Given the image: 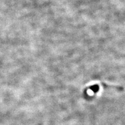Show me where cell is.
Listing matches in <instances>:
<instances>
[{
  "label": "cell",
  "instance_id": "6da1fadb",
  "mask_svg": "<svg viewBox=\"0 0 125 125\" xmlns=\"http://www.w3.org/2000/svg\"><path fill=\"white\" fill-rule=\"evenodd\" d=\"M89 89L92 90V91H93L94 93H97V92L99 91L100 87L98 85H94L89 87Z\"/></svg>",
  "mask_w": 125,
  "mask_h": 125
}]
</instances>
